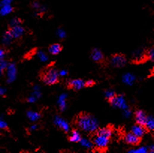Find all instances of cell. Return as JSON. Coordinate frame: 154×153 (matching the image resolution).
I'll return each mask as SVG.
<instances>
[{
	"mask_svg": "<svg viewBox=\"0 0 154 153\" xmlns=\"http://www.w3.org/2000/svg\"><path fill=\"white\" fill-rule=\"evenodd\" d=\"M75 125L79 129L88 133H94L97 130V121L91 114L87 113H79L75 118Z\"/></svg>",
	"mask_w": 154,
	"mask_h": 153,
	"instance_id": "6da1fadb",
	"label": "cell"
},
{
	"mask_svg": "<svg viewBox=\"0 0 154 153\" xmlns=\"http://www.w3.org/2000/svg\"><path fill=\"white\" fill-rule=\"evenodd\" d=\"M40 78L45 84L52 86L59 83V74L56 68L49 65L42 70Z\"/></svg>",
	"mask_w": 154,
	"mask_h": 153,
	"instance_id": "7a4b0ae2",
	"label": "cell"
},
{
	"mask_svg": "<svg viewBox=\"0 0 154 153\" xmlns=\"http://www.w3.org/2000/svg\"><path fill=\"white\" fill-rule=\"evenodd\" d=\"M126 56L121 53H116L111 56V65L116 68H121L126 65Z\"/></svg>",
	"mask_w": 154,
	"mask_h": 153,
	"instance_id": "3957f363",
	"label": "cell"
},
{
	"mask_svg": "<svg viewBox=\"0 0 154 153\" xmlns=\"http://www.w3.org/2000/svg\"><path fill=\"white\" fill-rule=\"evenodd\" d=\"M109 140L110 139L105 137L95 135V137H94V144L95 145V146L97 147V148L99 149L103 150L104 149L106 148L107 146H108Z\"/></svg>",
	"mask_w": 154,
	"mask_h": 153,
	"instance_id": "277c9868",
	"label": "cell"
},
{
	"mask_svg": "<svg viewBox=\"0 0 154 153\" xmlns=\"http://www.w3.org/2000/svg\"><path fill=\"white\" fill-rule=\"evenodd\" d=\"M109 102L113 106L115 107H118L120 108H125L126 107V104L125 103L124 98L120 95H115L113 98H111L110 100H109Z\"/></svg>",
	"mask_w": 154,
	"mask_h": 153,
	"instance_id": "5b68a950",
	"label": "cell"
},
{
	"mask_svg": "<svg viewBox=\"0 0 154 153\" xmlns=\"http://www.w3.org/2000/svg\"><path fill=\"white\" fill-rule=\"evenodd\" d=\"M68 89L73 90H79L85 86V82L81 79H76L70 81L67 84Z\"/></svg>",
	"mask_w": 154,
	"mask_h": 153,
	"instance_id": "8992f818",
	"label": "cell"
},
{
	"mask_svg": "<svg viewBox=\"0 0 154 153\" xmlns=\"http://www.w3.org/2000/svg\"><path fill=\"white\" fill-rule=\"evenodd\" d=\"M8 32L10 33V35H11L13 38H20L24 34L25 30L20 26H16V27H11L8 30Z\"/></svg>",
	"mask_w": 154,
	"mask_h": 153,
	"instance_id": "52a82bcc",
	"label": "cell"
},
{
	"mask_svg": "<svg viewBox=\"0 0 154 153\" xmlns=\"http://www.w3.org/2000/svg\"><path fill=\"white\" fill-rule=\"evenodd\" d=\"M124 140L126 143L133 146L138 145V144L140 143L141 142L140 137H137L136 135H135L134 134L132 133V132H129V133H127L125 135Z\"/></svg>",
	"mask_w": 154,
	"mask_h": 153,
	"instance_id": "ba28073f",
	"label": "cell"
},
{
	"mask_svg": "<svg viewBox=\"0 0 154 153\" xmlns=\"http://www.w3.org/2000/svg\"><path fill=\"white\" fill-rule=\"evenodd\" d=\"M135 117H136V122H137L138 125H141L144 126L145 123H146L147 116V114L143 111V110H136V113H135Z\"/></svg>",
	"mask_w": 154,
	"mask_h": 153,
	"instance_id": "9c48e42d",
	"label": "cell"
},
{
	"mask_svg": "<svg viewBox=\"0 0 154 153\" xmlns=\"http://www.w3.org/2000/svg\"><path fill=\"white\" fill-rule=\"evenodd\" d=\"M91 58L93 60L98 63H102L104 61V56L101 51L97 48H94L91 50Z\"/></svg>",
	"mask_w": 154,
	"mask_h": 153,
	"instance_id": "30bf717a",
	"label": "cell"
},
{
	"mask_svg": "<svg viewBox=\"0 0 154 153\" xmlns=\"http://www.w3.org/2000/svg\"><path fill=\"white\" fill-rule=\"evenodd\" d=\"M112 129H111L110 126H107L106 128H103V129H100L96 131L94 133L97 135H100V136L105 137L109 138L110 139L112 135Z\"/></svg>",
	"mask_w": 154,
	"mask_h": 153,
	"instance_id": "8fae6325",
	"label": "cell"
},
{
	"mask_svg": "<svg viewBox=\"0 0 154 153\" xmlns=\"http://www.w3.org/2000/svg\"><path fill=\"white\" fill-rule=\"evenodd\" d=\"M132 133L134 134L135 135H136L137 137H142L145 134L146 132V128L143 125H135L132 128Z\"/></svg>",
	"mask_w": 154,
	"mask_h": 153,
	"instance_id": "7c38bea8",
	"label": "cell"
},
{
	"mask_svg": "<svg viewBox=\"0 0 154 153\" xmlns=\"http://www.w3.org/2000/svg\"><path fill=\"white\" fill-rule=\"evenodd\" d=\"M7 74H8V81L9 82L14 81V79L15 78V74H16V69L15 67L13 64H10L7 67Z\"/></svg>",
	"mask_w": 154,
	"mask_h": 153,
	"instance_id": "4fadbf2b",
	"label": "cell"
},
{
	"mask_svg": "<svg viewBox=\"0 0 154 153\" xmlns=\"http://www.w3.org/2000/svg\"><path fill=\"white\" fill-rule=\"evenodd\" d=\"M55 123L65 132H68V131H69V126H68L67 123L65 120L59 118V116H56V119H55Z\"/></svg>",
	"mask_w": 154,
	"mask_h": 153,
	"instance_id": "5bb4252c",
	"label": "cell"
},
{
	"mask_svg": "<svg viewBox=\"0 0 154 153\" xmlns=\"http://www.w3.org/2000/svg\"><path fill=\"white\" fill-rule=\"evenodd\" d=\"M49 51L51 54L57 55L60 53L62 50V46L60 44H53L49 47Z\"/></svg>",
	"mask_w": 154,
	"mask_h": 153,
	"instance_id": "9a60e30c",
	"label": "cell"
},
{
	"mask_svg": "<svg viewBox=\"0 0 154 153\" xmlns=\"http://www.w3.org/2000/svg\"><path fill=\"white\" fill-rule=\"evenodd\" d=\"M144 127L147 130L154 132V117L152 116H147Z\"/></svg>",
	"mask_w": 154,
	"mask_h": 153,
	"instance_id": "2e32d148",
	"label": "cell"
},
{
	"mask_svg": "<svg viewBox=\"0 0 154 153\" xmlns=\"http://www.w3.org/2000/svg\"><path fill=\"white\" fill-rule=\"evenodd\" d=\"M2 4V3H1ZM13 11V8L11 5H2L0 8V16H5L10 14Z\"/></svg>",
	"mask_w": 154,
	"mask_h": 153,
	"instance_id": "e0dca14e",
	"label": "cell"
},
{
	"mask_svg": "<svg viewBox=\"0 0 154 153\" xmlns=\"http://www.w3.org/2000/svg\"><path fill=\"white\" fill-rule=\"evenodd\" d=\"M81 135L79 132H77L76 129H73L71 132V135L70 136L69 140L71 142H79L81 140Z\"/></svg>",
	"mask_w": 154,
	"mask_h": 153,
	"instance_id": "ac0fdd59",
	"label": "cell"
},
{
	"mask_svg": "<svg viewBox=\"0 0 154 153\" xmlns=\"http://www.w3.org/2000/svg\"><path fill=\"white\" fill-rule=\"evenodd\" d=\"M123 81L129 85H132L135 81V77L130 74H127L123 77Z\"/></svg>",
	"mask_w": 154,
	"mask_h": 153,
	"instance_id": "d6986e66",
	"label": "cell"
},
{
	"mask_svg": "<svg viewBox=\"0 0 154 153\" xmlns=\"http://www.w3.org/2000/svg\"><path fill=\"white\" fill-rule=\"evenodd\" d=\"M27 116H28V117L32 121L37 120V119H38L40 116V114H39L38 113H37V112H32V111L28 112V113H27Z\"/></svg>",
	"mask_w": 154,
	"mask_h": 153,
	"instance_id": "ffe728a7",
	"label": "cell"
},
{
	"mask_svg": "<svg viewBox=\"0 0 154 153\" xmlns=\"http://www.w3.org/2000/svg\"><path fill=\"white\" fill-rule=\"evenodd\" d=\"M129 153H147V149L146 147H140L136 149L130 150Z\"/></svg>",
	"mask_w": 154,
	"mask_h": 153,
	"instance_id": "44dd1931",
	"label": "cell"
},
{
	"mask_svg": "<svg viewBox=\"0 0 154 153\" xmlns=\"http://www.w3.org/2000/svg\"><path fill=\"white\" fill-rule=\"evenodd\" d=\"M80 143H81V144H82V145L83 146L86 147V148L91 149V148H92V147H93L92 143H91V141L88 140L81 139Z\"/></svg>",
	"mask_w": 154,
	"mask_h": 153,
	"instance_id": "7402d4cb",
	"label": "cell"
},
{
	"mask_svg": "<svg viewBox=\"0 0 154 153\" xmlns=\"http://www.w3.org/2000/svg\"><path fill=\"white\" fill-rule=\"evenodd\" d=\"M12 39H13V38L11 37V35H10V33L7 31L6 33L5 34V35H4V38H3L4 43L6 44H9L10 42L11 41Z\"/></svg>",
	"mask_w": 154,
	"mask_h": 153,
	"instance_id": "603a6c76",
	"label": "cell"
},
{
	"mask_svg": "<svg viewBox=\"0 0 154 153\" xmlns=\"http://www.w3.org/2000/svg\"><path fill=\"white\" fill-rule=\"evenodd\" d=\"M65 98H66V95H63L61 96L60 100H59V104H60L62 110H64L65 108Z\"/></svg>",
	"mask_w": 154,
	"mask_h": 153,
	"instance_id": "cb8c5ba5",
	"label": "cell"
},
{
	"mask_svg": "<svg viewBox=\"0 0 154 153\" xmlns=\"http://www.w3.org/2000/svg\"><path fill=\"white\" fill-rule=\"evenodd\" d=\"M147 57L150 59L152 62H154V47L150 48L147 52Z\"/></svg>",
	"mask_w": 154,
	"mask_h": 153,
	"instance_id": "d4e9b609",
	"label": "cell"
},
{
	"mask_svg": "<svg viewBox=\"0 0 154 153\" xmlns=\"http://www.w3.org/2000/svg\"><path fill=\"white\" fill-rule=\"evenodd\" d=\"M21 23V20H20L19 18H14L11 21V27H16V26H20V23Z\"/></svg>",
	"mask_w": 154,
	"mask_h": 153,
	"instance_id": "484cf974",
	"label": "cell"
},
{
	"mask_svg": "<svg viewBox=\"0 0 154 153\" xmlns=\"http://www.w3.org/2000/svg\"><path fill=\"white\" fill-rule=\"evenodd\" d=\"M115 95V93L113 91H111V90H108V91L106 92V98L108 100H110V99H111V98L114 97Z\"/></svg>",
	"mask_w": 154,
	"mask_h": 153,
	"instance_id": "4316f807",
	"label": "cell"
},
{
	"mask_svg": "<svg viewBox=\"0 0 154 153\" xmlns=\"http://www.w3.org/2000/svg\"><path fill=\"white\" fill-rule=\"evenodd\" d=\"M38 57L40 58V60L43 61V62H45V61L47 60V56L43 52H41V51H39L38 52Z\"/></svg>",
	"mask_w": 154,
	"mask_h": 153,
	"instance_id": "83f0119b",
	"label": "cell"
},
{
	"mask_svg": "<svg viewBox=\"0 0 154 153\" xmlns=\"http://www.w3.org/2000/svg\"><path fill=\"white\" fill-rule=\"evenodd\" d=\"M95 84H96V83L94 82V81H92V80H89V81H88L85 82V86L91 87V86H93L95 85Z\"/></svg>",
	"mask_w": 154,
	"mask_h": 153,
	"instance_id": "f1b7e54d",
	"label": "cell"
},
{
	"mask_svg": "<svg viewBox=\"0 0 154 153\" xmlns=\"http://www.w3.org/2000/svg\"><path fill=\"white\" fill-rule=\"evenodd\" d=\"M7 129V124L5 122L0 119V129Z\"/></svg>",
	"mask_w": 154,
	"mask_h": 153,
	"instance_id": "f546056e",
	"label": "cell"
},
{
	"mask_svg": "<svg viewBox=\"0 0 154 153\" xmlns=\"http://www.w3.org/2000/svg\"><path fill=\"white\" fill-rule=\"evenodd\" d=\"M0 2L2 5H11L12 0H0Z\"/></svg>",
	"mask_w": 154,
	"mask_h": 153,
	"instance_id": "4dcf8cb0",
	"label": "cell"
},
{
	"mask_svg": "<svg viewBox=\"0 0 154 153\" xmlns=\"http://www.w3.org/2000/svg\"><path fill=\"white\" fill-rule=\"evenodd\" d=\"M5 56V51L3 49H0V59H3Z\"/></svg>",
	"mask_w": 154,
	"mask_h": 153,
	"instance_id": "1f68e13d",
	"label": "cell"
},
{
	"mask_svg": "<svg viewBox=\"0 0 154 153\" xmlns=\"http://www.w3.org/2000/svg\"><path fill=\"white\" fill-rule=\"evenodd\" d=\"M58 33H59V35H60V37L63 38V37H65V32H63V31H62V30H59Z\"/></svg>",
	"mask_w": 154,
	"mask_h": 153,
	"instance_id": "d6a6232c",
	"label": "cell"
},
{
	"mask_svg": "<svg viewBox=\"0 0 154 153\" xmlns=\"http://www.w3.org/2000/svg\"><path fill=\"white\" fill-rule=\"evenodd\" d=\"M5 94V89L0 87V95H4Z\"/></svg>",
	"mask_w": 154,
	"mask_h": 153,
	"instance_id": "836d02e7",
	"label": "cell"
},
{
	"mask_svg": "<svg viewBox=\"0 0 154 153\" xmlns=\"http://www.w3.org/2000/svg\"><path fill=\"white\" fill-rule=\"evenodd\" d=\"M36 129H37V125H32L31 128H30V130H31V131H34V130H35Z\"/></svg>",
	"mask_w": 154,
	"mask_h": 153,
	"instance_id": "e575fe53",
	"label": "cell"
},
{
	"mask_svg": "<svg viewBox=\"0 0 154 153\" xmlns=\"http://www.w3.org/2000/svg\"><path fill=\"white\" fill-rule=\"evenodd\" d=\"M67 74V72L66 71H62L60 72V75L61 76H65V75H66Z\"/></svg>",
	"mask_w": 154,
	"mask_h": 153,
	"instance_id": "d590c367",
	"label": "cell"
},
{
	"mask_svg": "<svg viewBox=\"0 0 154 153\" xmlns=\"http://www.w3.org/2000/svg\"><path fill=\"white\" fill-rule=\"evenodd\" d=\"M150 150L151 151H153V152H154V144L153 145H152L150 146Z\"/></svg>",
	"mask_w": 154,
	"mask_h": 153,
	"instance_id": "8d00e7d4",
	"label": "cell"
},
{
	"mask_svg": "<svg viewBox=\"0 0 154 153\" xmlns=\"http://www.w3.org/2000/svg\"><path fill=\"white\" fill-rule=\"evenodd\" d=\"M3 71H4L3 70L0 68V77H1V76L2 75V74H3Z\"/></svg>",
	"mask_w": 154,
	"mask_h": 153,
	"instance_id": "74e56055",
	"label": "cell"
},
{
	"mask_svg": "<svg viewBox=\"0 0 154 153\" xmlns=\"http://www.w3.org/2000/svg\"><path fill=\"white\" fill-rule=\"evenodd\" d=\"M20 153H30V152H26V151H23V152H21Z\"/></svg>",
	"mask_w": 154,
	"mask_h": 153,
	"instance_id": "f35d334b",
	"label": "cell"
},
{
	"mask_svg": "<svg viewBox=\"0 0 154 153\" xmlns=\"http://www.w3.org/2000/svg\"><path fill=\"white\" fill-rule=\"evenodd\" d=\"M150 153H154V152H153V151H150Z\"/></svg>",
	"mask_w": 154,
	"mask_h": 153,
	"instance_id": "ab89813d",
	"label": "cell"
},
{
	"mask_svg": "<svg viewBox=\"0 0 154 153\" xmlns=\"http://www.w3.org/2000/svg\"><path fill=\"white\" fill-rule=\"evenodd\" d=\"M88 153H94V152H88Z\"/></svg>",
	"mask_w": 154,
	"mask_h": 153,
	"instance_id": "60d3db41",
	"label": "cell"
},
{
	"mask_svg": "<svg viewBox=\"0 0 154 153\" xmlns=\"http://www.w3.org/2000/svg\"><path fill=\"white\" fill-rule=\"evenodd\" d=\"M153 75H154V70H153Z\"/></svg>",
	"mask_w": 154,
	"mask_h": 153,
	"instance_id": "b9f144b4",
	"label": "cell"
}]
</instances>
